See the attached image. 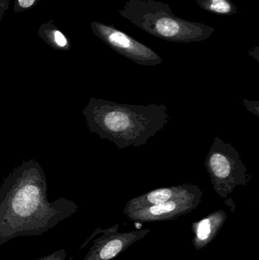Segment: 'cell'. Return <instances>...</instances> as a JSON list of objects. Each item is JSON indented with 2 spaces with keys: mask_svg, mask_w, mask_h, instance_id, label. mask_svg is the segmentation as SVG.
Segmentation results:
<instances>
[{
  "mask_svg": "<svg viewBox=\"0 0 259 260\" xmlns=\"http://www.w3.org/2000/svg\"><path fill=\"white\" fill-rule=\"evenodd\" d=\"M79 206L68 199L50 202L44 169L23 162L0 187V247L20 237H38L70 218Z\"/></svg>",
  "mask_w": 259,
  "mask_h": 260,
  "instance_id": "6da1fadb",
  "label": "cell"
},
{
  "mask_svg": "<svg viewBox=\"0 0 259 260\" xmlns=\"http://www.w3.org/2000/svg\"><path fill=\"white\" fill-rule=\"evenodd\" d=\"M91 133L115 144L119 149L145 145L168 124L164 105H130L91 98L83 110Z\"/></svg>",
  "mask_w": 259,
  "mask_h": 260,
  "instance_id": "7a4b0ae2",
  "label": "cell"
},
{
  "mask_svg": "<svg viewBox=\"0 0 259 260\" xmlns=\"http://www.w3.org/2000/svg\"><path fill=\"white\" fill-rule=\"evenodd\" d=\"M118 12L146 33L170 42H201L215 30L203 23L176 16L168 4L159 0H129Z\"/></svg>",
  "mask_w": 259,
  "mask_h": 260,
  "instance_id": "3957f363",
  "label": "cell"
},
{
  "mask_svg": "<svg viewBox=\"0 0 259 260\" xmlns=\"http://www.w3.org/2000/svg\"><path fill=\"white\" fill-rule=\"evenodd\" d=\"M205 166L214 190L221 198H227L237 186H246L249 180L238 151L219 137H215L210 148Z\"/></svg>",
  "mask_w": 259,
  "mask_h": 260,
  "instance_id": "277c9868",
  "label": "cell"
},
{
  "mask_svg": "<svg viewBox=\"0 0 259 260\" xmlns=\"http://www.w3.org/2000/svg\"><path fill=\"white\" fill-rule=\"evenodd\" d=\"M91 27L94 35L108 47L129 60L144 67L162 64V58L156 52L113 24L93 21Z\"/></svg>",
  "mask_w": 259,
  "mask_h": 260,
  "instance_id": "5b68a950",
  "label": "cell"
},
{
  "mask_svg": "<svg viewBox=\"0 0 259 260\" xmlns=\"http://www.w3.org/2000/svg\"><path fill=\"white\" fill-rule=\"evenodd\" d=\"M119 227L120 224H116L109 229H97L88 238L91 240L98 234L101 236L94 240L92 247L82 260H114L151 232L149 229H143L120 232Z\"/></svg>",
  "mask_w": 259,
  "mask_h": 260,
  "instance_id": "8992f818",
  "label": "cell"
},
{
  "mask_svg": "<svg viewBox=\"0 0 259 260\" xmlns=\"http://www.w3.org/2000/svg\"><path fill=\"white\" fill-rule=\"evenodd\" d=\"M202 190L183 198L141 208L125 214L129 219L140 222L170 221L183 216L197 209L202 200Z\"/></svg>",
  "mask_w": 259,
  "mask_h": 260,
  "instance_id": "52a82bcc",
  "label": "cell"
},
{
  "mask_svg": "<svg viewBox=\"0 0 259 260\" xmlns=\"http://www.w3.org/2000/svg\"><path fill=\"white\" fill-rule=\"evenodd\" d=\"M200 190L202 189L197 185L191 183L154 189L128 201L125 206L123 213L126 214L141 208L161 204L172 200L183 198Z\"/></svg>",
  "mask_w": 259,
  "mask_h": 260,
  "instance_id": "ba28073f",
  "label": "cell"
},
{
  "mask_svg": "<svg viewBox=\"0 0 259 260\" xmlns=\"http://www.w3.org/2000/svg\"><path fill=\"white\" fill-rule=\"evenodd\" d=\"M228 218V214L224 210L211 212L203 219L193 223L192 228L194 233L193 245L196 250L205 248L218 235Z\"/></svg>",
  "mask_w": 259,
  "mask_h": 260,
  "instance_id": "9c48e42d",
  "label": "cell"
},
{
  "mask_svg": "<svg viewBox=\"0 0 259 260\" xmlns=\"http://www.w3.org/2000/svg\"><path fill=\"white\" fill-rule=\"evenodd\" d=\"M196 2L201 9L210 13L228 16L238 13L237 6L231 0H196Z\"/></svg>",
  "mask_w": 259,
  "mask_h": 260,
  "instance_id": "30bf717a",
  "label": "cell"
},
{
  "mask_svg": "<svg viewBox=\"0 0 259 260\" xmlns=\"http://www.w3.org/2000/svg\"><path fill=\"white\" fill-rule=\"evenodd\" d=\"M40 31H43V38L45 39L52 47L58 50H68L69 43L66 37L56 27H50V26L43 25Z\"/></svg>",
  "mask_w": 259,
  "mask_h": 260,
  "instance_id": "8fae6325",
  "label": "cell"
},
{
  "mask_svg": "<svg viewBox=\"0 0 259 260\" xmlns=\"http://www.w3.org/2000/svg\"><path fill=\"white\" fill-rule=\"evenodd\" d=\"M67 255H68V253H67L66 250L60 249V250H56V251L53 252L50 254L35 260H65ZM73 259H74V256H71L68 260Z\"/></svg>",
  "mask_w": 259,
  "mask_h": 260,
  "instance_id": "7c38bea8",
  "label": "cell"
},
{
  "mask_svg": "<svg viewBox=\"0 0 259 260\" xmlns=\"http://www.w3.org/2000/svg\"><path fill=\"white\" fill-rule=\"evenodd\" d=\"M38 0H16L15 9L16 11H23L32 7Z\"/></svg>",
  "mask_w": 259,
  "mask_h": 260,
  "instance_id": "4fadbf2b",
  "label": "cell"
},
{
  "mask_svg": "<svg viewBox=\"0 0 259 260\" xmlns=\"http://www.w3.org/2000/svg\"><path fill=\"white\" fill-rule=\"evenodd\" d=\"M9 0H0V19L3 16V12L8 9Z\"/></svg>",
  "mask_w": 259,
  "mask_h": 260,
  "instance_id": "5bb4252c",
  "label": "cell"
},
{
  "mask_svg": "<svg viewBox=\"0 0 259 260\" xmlns=\"http://www.w3.org/2000/svg\"><path fill=\"white\" fill-rule=\"evenodd\" d=\"M258 50H259V47H255V48H254L253 50H249V55L253 54V53H254V55H252V57L255 58V59H256L257 62H259Z\"/></svg>",
  "mask_w": 259,
  "mask_h": 260,
  "instance_id": "9a60e30c",
  "label": "cell"
}]
</instances>
